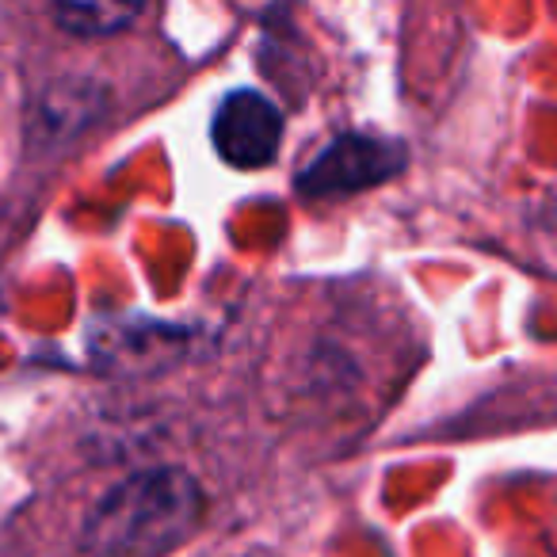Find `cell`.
<instances>
[{
	"label": "cell",
	"mask_w": 557,
	"mask_h": 557,
	"mask_svg": "<svg viewBox=\"0 0 557 557\" xmlns=\"http://www.w3.org/2000/svg\"><path fill=\"white\" fill-rule=\"evenodd\" d=\"M202 493L184 470H146L115 485L85 523L92 557H161L195 531Z\"/></svg>",
	"instance_id": "1"
},
{
	"label": "cell",
	"mask_w": 557,
	"mask_h": 557,
	"mask_svg": "<svg viewBox=\"0 0 557 557\" xmlns=\"http://www.w3.org/2000/svg\"><path fill=\"white\" fill-rule=\"evenodd\" d=\"M405 169V149L397 141H382L371 134H344L333 146L321 149L313 164L298 172V191L313 199L351 195L397 176Z\"/></svg>",
	"instance_id": "2"
},
{
	"label": "cell",
	"mask_w": 557,
	"mask_h": 557,
	"mask_svg": "<svg viewBox=\"0 0 557 557\" xmlns=\"http://www.w3.org/2000/svg\"><path fill=\"white\" fill-rule=\"evenodd\" d=\"M214 149L233 169H263L275 161L283 141V115L263 92L237 88L222 100L214 115Z\"/></svg>",
	"instance_id": "3"
},
{
	"label": "cell",
	"mask_w": 557,
	"mask_h": 557,
	"mask_svg": "<svg viewBox=\"0 0 557 557\" xmlns=\"http://www.w3.org/2000/svg\"><path fill=\"white\" fill-rule=\"evenodd\" d=\"M54 16L65 32L81 35V39H96V35H115L123 27H131L141 16V9L138 4H111V0H103V4H65Z\"/></svg>",
	"instance_id": "4"
}]
</instances>
